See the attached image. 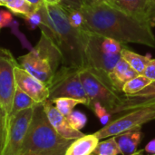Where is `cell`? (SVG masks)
Segmentation results:
<instances>
[{"label": "cell", "mask_w": 155, "mask_h": 155, "mask_svg": "<svg viewBox=\"0 0 155 155\" xmlns=\"http://www.w3.org/2000/svg\"><path fill=\"white\" fill-rule=\"evenodd\" d=\"M84 17V30L114 39L122 44H141L155 47L152 25L146 19L130 15L104 2L84 5L80 9Z\"/></svg>", "instance_id": "obj_1"}, {"label": "cell", "mask_w": 155, "mask_h": 155, "mask_svg": "<svg viewBox=\"0 0 155 155\" xmlns=\"http://www.w3.org/2000/svg\"><path fill=\"white\" fill-rule=\"evenodd\" d=\"M43 23L41 32L59 48L63 65L84 68L86 66V31L71 25L64 8L60 5L44 4L40 7Z\"/></svg>", "instance_id": "obj_2"}, {"label": "cell", "mask_w": 155, "mask_h": 155, "mask_svg": "<svg viewBox=\"0 0 155 155\" xmlns=\"http://www.w3.org/2000/svg\"><path fill=\"white\" fill-rule=\"evenodd\" d=\"M72 142L57 134L46 116L43 104H39L34 109L20 155L67 148Z\"/></svg>", "instance_id": "obj_3"}, {"label": "cell", "mask_w": 155, "mask_h": 155, "mask_svg": "<svg viewBox=\"0 0 155 155\" xmlns=\"http://www.w3.org/2000/svg\"><path fill=\"white\" fill-rule=\"evenodd\" d=\"M19 62L22 68L48 86L60 63H63V57L57 45L42 33L37 45L20 56Z\"/></svg>", "instance_id": "obj_4"}, {"label": "cell", "mask_w": 155, "mask_h": 155, "mask_svg": "<svg viewBox=\"0 0 155 155\" xmlns=\"http://www.w3.org/2000/svg\"><path fill=\"white\" fill-rule=\"evenodd\" d=\"M79 76L89 99V106L98 102L112 114L124 94L114 88L108 75L91 67H84L79 70Z\"/></svg>", "instance_id": "obj_5"}, {"label": "cell", "mask_w": 155, "mask_h": 155, "mask_svg": "<svg viewBox=\"0 0 155 155\" xmlns=\"http://www.w3.org/2000/svg\"><path fill=\"white\" fill-rule=\"evenodd\" d=\"M79 68L62 65L54 73L51 84L48 85L49 99L69 97L82 101L83 104L89 106V99L84 91L79 76Z\"/></svg>", "instance_id": "obj_6"}, {"label": "cell", "mask_w": 155, "mask_h": 155, "mask_svg": "<svg viewBox=\"0 0 155 155\" xmlns=\"http://www.w3.org/2000/svg\"><path fill=\"white\" fill-rule=\"evenodd\" d=\"M153 120H155V104L125 113L121 117L111 121L104 127L94 133V134L99 140L117 136L127 131L140 128L144 124Z\"/></svg>", "instance_id": "obj_7"}, {"label": "cell", "mask_w": 155, "mask_h": 155, "mask_svg": "<svg viewBox=\"0 0 155 155\" xmlns=\"http://www.w3.org/2000/svg\"><path fill=\"white\" fill-rule=\"evenodd\" d=\"M18 64L12 54L0 47V104L7 114H11L14 95L16 90L15 67Z\"/></svg>", "instance_id": "obj_8"}, {"label": "cell", "mask_w": 155, "mask_h": 155, "mask_svg": "<svg viewBox=\"0 0 155 155\" xmlns=\"http://www.w3.org/2000/svg\"><path fill=\"white\" fill-rule=\"evenodd\" d=\"M34 109L21 111L8 118L7 134L2 155H20Z\"/></svg>", "instance_id": "obj_9"}, {"label": "cell", "mask_w": 155, "mask_h": 155, "mask_svg": "<svg viewBox=\"0 0 155 155\" xmlns=\"http://www.w3.org/2000/svg\"><path fill=\"white\" fill-rule=\"evenodd\" d=\"M85 56V67H91L107 75L122 58L121 54H109L104 51L99 45L97 35L89 31H86Z\"/></svg>", "instance_id": "obj_10"}, {"label": "cell", "mask_w": 155, "mask_h": 155, "mask_svg": "<svg viewBox=\"0 0 155 155\" xmlns=\"http://www.w3.org/2000/svg\"><path fill=\"white\" fill-rule=\"evenodd\" d=\"M15 78L16 87L27 94L37 104H43L49 99L48 86L30 74L20 64L15 67Z\"/></svg>", "instance_id": "obj_11"}, {"label": "cell", "mask_w": 155, "mask_h": 155, "mask_svg": "<svg viewBox=\"0 0 155 155\" xmlns=\"http://www.w3.org/2000/svg\"><path fill=\"white\" fill-rule=\"evenodd\" d=\"M43 105L50 124L60 136L66 140L74 141L84 135L81 131H77L71 127L66 117L56 109L51 100H46L43 103Z\"/></svg>", "instance_id": "obj_12"}, {"label": "cell", "mask_w": 155, "mask_h": 155, "mask_svg": "<svg viewBox=\"0 0 155 155\" xmlns=\"http://www.w3.org/2000/svg\"><path fill=\"white\" fill-rule=\"evenodd\" d=\"M153 104H155V80L137 94L132 95L124 94L121 103L112 112V114L127 113L134 109Z\"/></svg>", "instance_id": "obj_13"}, {"label": "cell", "mask_w": 155, "mask_h": 155, "mask_svg": "<svg viewBox=\"0 0 155 155\" xmlns=\"http://www.w3.org/2000/svg\"><path fill=\"white\" fill-rule=\"evenodd\" d=\"M138 74H139L135 70H134L125 60L121 58L116 65L114 67L112 72L109 73L108 78L114 88L119 93L123 94L124 84Z\"/></svg>", "instance_id": "obj_14"}, {"label": "cell", "mask_w": 155, "mask_h": 155, "mask_svg": "<svg viewBox=\"0 0 155 155\" xmlns=\"http://www.w3.org/2000/svg\"><path fill=\"white\" fill-rule=\"evenodd\" d=\"M105 3L130 15L148 20L149 0H106Z\"/></svg>", "instance_id": "obj_15"}, {"label": "cell", "mask_w": 155, "mask_h": 155, "mask_svg": "<svg viewBox=\"0 0 155 155\" xmlns=\"http://www.w3.org/2000/svg\"><path fill=\"white\" fill-rule=\"evenodd\" d=\"M99 141L94 134H84L82 137L71 143L65 151V155H92L96 149Z\"/></svg>", "instance_id": "obj_16"}, {"label": "cell", "mask_w": 155, "mask_h": 155, "mask_svg": "<svg viewBox=\"0 0 155 155\" xmlns=\"http://www.w3.org/2000/svg\"><path fill=\"white\" fill-rule=\"evenodd\" d=\"M143 133L140 128L127 131L115 136V141L119 146L122 155H129L137 152V148L142 141Z\"/></svg>", "instance_id": "obj_17"}, {"label": "cell", "mask_w": 155, "mask_h": 155, "mask_svg": "<svg viewBox=\"0 0 155 155\" xmlns=\"http://www.w3.org/2000/svg\"><path fill=\"white\" fill-rule=\"evenodd\" d=\"M121 55L122 58L125 60L129 64V65L134 70H135L139 74H143L147 64L152 59L147 55H141L137 53H134L126 47H124L122 50Z\"/></svg>", "instance_id": "obj_18"}, {"label": "cell", "mask_w": 155, "mask_h": 155, "mask_svg": "<svg viewBox=\"0 0 155 155\" xmlns=\"http://www.w3.org/2000/svg\"><path fill=\"white\" fill-rule=\"evenodd\" d=\"M37 104H37L27 94H25L21 89L16 87V90H15V93L14 95V99H13L12 110H11V114H10L9 117L21 112V111L30 109V108H35Z\"/></svg>", "instance_id": "obj_19"}, {"label": "cell", "mask_w": 155, "mask_h": 155, "mask_svg": "<svg viewBox=\"0 0 155 155\" xmlns=\"http://www.w3.org/2000/svg\"><path fill=\"white\" fill-rule=\"evenodd\" d=\"M4 6L9 9L12 13L23 17L29 15L30 14L36 12L41 6H36L30 4L26 0H5Z\"/></svg>", "instance_id": "obj_20"}, {"label": "cell", "mask_w": 155, "mask_h": 155, "mask_svg": "<svg viewBox=\"0 0 155 155\" xmlns=\"http://www.w3.org/2000/svg\"><path fill=\"white\" fill-rule=\"evenodd\" d=\"M153 81L146 77L144 74H138L133 79L126 82L123 86V94L125 95H132L139 93L146 86H148Z\"/></svg>", "instance_id": "obj_21"}, {"label": "cell", "mask_w": 155, "mask_h": 155, "mask_svg": "<svg viewBox=\"0 0 155 155\" xmlns=\"http://www.w3.org/2000/svg\"><path fill=\"white\" fill-rule=\"evenodd\" d=\"M94 155H118L121 154L119 146L115 141V136L110 137L109 139L99 142L96 149L94 152Z\"/></svg>", "instance_id": "obj_22"}, {"label": "cell", "mask_w": 155, "mask_h": 155, "mask_svg": "<svg viewBox=\"0 0 155 155\" xmlns=\"http://www.w3.org/2000/svg\"><path fill=\"white\" fill-rule=\"evenodd\" d=\"M52 102L56 107V109L65 117L74 111V108L77 104H83L82 101L74 98H69V97H59L52 100Z\"/></svg>", "instance_id": "obj_23"}, {"label": "cell", "mask_w": 155, "mask_h": 155, "mask_svg": "<svg viewBox=\"0 0 155 155\" xmlns=\"http://www.w3.org/2000/svg\"><path fill=\"white\" fill-rule=\"evenodd\" d=\"M64 8L66 12V15L71 25L77 29L84 30V17L83 15L82 11L80 9H74V8H67V7H64Z\"/></svg>", "instance_id": "obj_24"}, {"label": "cell", "mask_w": 155, "mask_h": 155, "mask_svg": "<svg viewBox=\"0 0 155 155\" xmlns=\"http://www.w3.org/2000/svg\"><path fill=\"white\" fill-rule=\"evenodd\" d=\"M66 119L71 127L77 131H81L87 123L86 115L80 111H73L69 115L66 116Z\"/></svg>", "instance_id": "obj_25"}, {"label": "cell", "mask_w": 155, "mask_h": 155, "mask_svg": "<svg viewBox=\"0 0 155 155\" xmlns=\"http://www.w3.org/2000/svg\"><path fill=\"white\" fill-rule=\"evenodd\" d=\"M89 107L94 111V114L96 115V117H98V119L100 120V123L104 126L108 124L111 122L112 114L102 104L98 102H94V103H92Z\"/></svg>", "instance_id": "obj_26"}, {"label": "cell", "mask_w": 155, "mask_h": 155, "mask_svg": "<svg viewBox=\"0 0 155 155\" xmlns=\"http://www.w3.org/2000/svg\"><path fill=\"white\" fill-rule=\"evenodd\" d=\"M7 126H8V115L0 104V155H2L4 151L6 134H7Z\"/></svg>", "instance_id": "obj_27"}, {"label": "cell", "mask_w": 155, "mask_h": 155, "mask_svg": "<svg viewBox=\"0 0 155 155\" xmlns=\"http://www.w3.org/2000/svg\"><path fill=\"white\" fill-rule=\"evenodd\" d=\"M24 18L26 21V23L28 24V25L30 26V28H35L36 26H40L43 23V15L41 13L40 8L36 12H34V13L30 14L29 15L25 16Z\"/></svg>", "instance_id": "obj_28"}, {"label": "cell", "mask_w": 155, "mask_h": 155, "mask_svg": "<svg viewBox=\"0 0 155 155\" xmlns=\"http://www.w3.org/2000/svg\"><path fill=\"white\" fill-rule=\"evenodd\" d=\"M12 20L13 16L10 12L6 10H0V29L9 25Z\"/></svg>", "instance_id": "obj_29"}, {"label": "cell", "mask_w": 155, "mask_h": 155, "mask_svg": "<svg viewBox=\"0 0 155 155\" xmlns=\"http://www.w3.org/2000/svg\"><path fill=\"white\" fill-rule=\"evenodd\" d=\"M60 5L67 8L81 9L84 5V3L83 0H61Z\"/></svg>", "instance_id": "obj_30"}, {"label": "cell", "mask_w": 155, "mask_h": 155, "mask_svg": "<svg viewBox=\"0 0 155 155\" xmlns=\"http://www.w3.org/2000/svg\"><path fill=\"white\" fill-rule=\"evenodd\" d=\"M146 77L150 78L152 81L155 80V59H151L147 64L143 74Z\"/></svg>", "instance_id": "obj_31"}, {"label": "cell", "mask_w": 155, "mask_h": 155, "mask_svg": "<svg viewBox=\"0 0 155 155\" xmlns=\"http://www.w3.org/2000/svg\"><path fill=\"white\" fill-rule=\"evenodd\" d=\"M67 148H61L47 152H36V153H26L22 155H65V151Z\"/></svg>", "instance_id": "obj_32"}, {"label": "cell", "mask_w": 155, "mask_h": 155, "mask_svg": "<svg viewBox=\"0 0 155 155\" xmlns=\"http://www.w3.org/2000/svg\"><path fill=\"white\" fill-rule=\"evenodd\" d=\"M147 18L153 26L155 25V0H149V6L147 11Z\"/></svg>", "instance_id": "obj_33"}, {"label": "cell", "mask_w": 155, "mask_h": 155, "mask_svg": "<svg viewBox=\"0 0 155 155\" xmlns=\"http://www.w3.org/2000/svg\"><path fill=\"white\" fill-rule=\"evenodd\" d=\"M144 152H146L148 154L150 155L155 154V139L150 141V142L146 144V146H145V148H144Z\"/></svg>", "instance_id": "obj_34"}, {"label": "cell", "mask_w": 155, "mask_h": 155, "mask_svg": "<svg viewBox=\"0 0 155 155\" xmlns=\"http://www.w3.org/2000/svg\"><path fill=\"white\" fill-rule=\"evenodd\" d=\"M83 1L84 3V5H94L104 3L106 0H83Z\"/></svg>", "instance_id": "obj_35"}, {"label": "cell", "mask_w": 155, "mask_h": 155, "mask_svg": "<svg viewBox=\"0 0 155 155\" xmlns=\"http://www.w3.org/2000/svg\"><path fill=\"white\" fill-rule=\"evenodd\" d=\"M27 2H29L30 4L32 5H35L36 6H41L45 4V1L44 0H26Z\"/></svg>", "instance_id": "obj_36"}, {"label": "cell", "mask_w": 155, "mask_h": 155, "mask_svg": "<svg viewBox=\"0 0 155 155\" xmlns=\"http://www.w3.org/2000/svg\"><path fill=\"white\" fill-rule=\"evenodd\" d=\"M45 4H49V5H57V4H61V0H44Z\"/></svg>", "instance_id": "obj_37"}, {"label": "cell", "mask_w": 155, "mask_h": 155, "mask_svg": "<svg viewBox=\"0 0 155 155\" xmlns=\"http://www.w3.org/2000/svg\"><path fill=\"white\" fill-rule=\"evenodd\" d=\"M129 155H144V154H143V151H137V152H135V153H132V154H129Z\"/></svg>", "instance_id": "obj_38"}, {"label": "cell", "mask_w": 155, "mask_h": 155, "mask_svg": "<svg viewBox=\"0 0 155 155\" xmlns=\"http://www.w3.org/2000/svg\"><path fill=\"white\" fill-rule=\"evenodd\" d=\"M5 1V0H0V5H3V6H4Z\"/></svg>", "instance_id": "obj_39"}, {"label": "cell", "mask_w": 155, "mask_h": 155, "mask_svg": "<svg viewBox=\"0 0 155 155\" xmlns=\"http://www.w3.org/2000/svg\"><path fill=\"white\" fill-rule=\"evenodd\" d=\"M151 155H155V154H151Z\"/></svg>", "instance_id": "obj_40"}]
</instances>
